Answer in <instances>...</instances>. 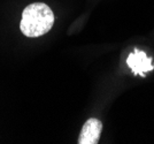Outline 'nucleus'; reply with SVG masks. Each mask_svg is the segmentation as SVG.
Returning <instances> with one entry per match:
<instances>
[{"label": "nucleus", "instance_id": "7ed1b4c3", "mask_svg": "<svg viewBox=\"0 0 154 144\" xmlns=\"http://www.w3.org/2000/svg\"><path fill=\"white\" fill-rule=\"evenodd\" d=\"M127 64L135 74H144L154 68V65H152V59L147 58L145 52L141 51H135V53L130 54L127 59Z\"/></svg>", "mask_w": 154, "mask_h": 144}, {"label": "nucleus", "instance_id": "f257e3e1", "mask_svg": "<svg viewBox=\"0 0 154 144\" xmlns=\"http://www.w3.org/2000/svg\"><path fill=\"white\" fill-rule=\"evenodd\" d=\"M54 24V14L44 2H33L23 9L20 29L22 33L36 38L47 33Z\"/></svg>", "mask_w": 154, "mask_h": 144}, {"label": "nucleus", "instance_id": "f03ea898", "mask_svg": "<svg viewBox=\"0 0 154 144\" xmlns=\"http://www.w3.org/2000/svg\"><path fill=\"white\" fill-rule=\"evenodd\" d=\"M103 131V122L97 118H90L85 121L77 139L78 144H97Z\"/></svg>", "mask_w": 154, "mask_h": 144}]
</instances>
